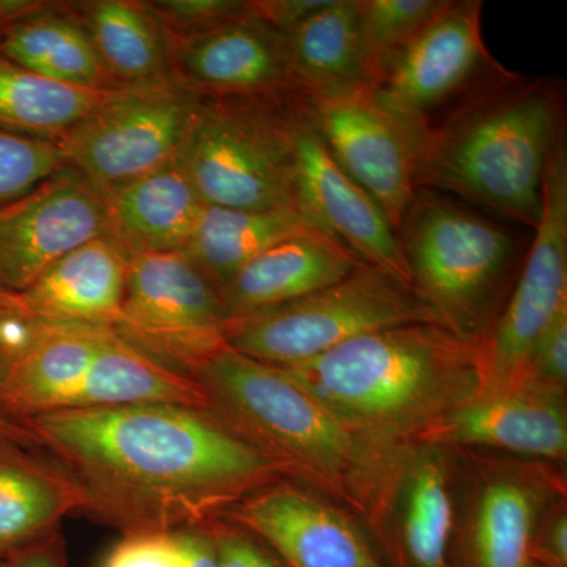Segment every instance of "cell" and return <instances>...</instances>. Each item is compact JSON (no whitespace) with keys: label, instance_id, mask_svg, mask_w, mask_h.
<instances>
[{"label":"cell","instance_id":"cell-1","mask_svg":"<svg viewBox=\"0 0 567 567\" xmlns=\"http://www.w3.org/2000/svg\"><path fill=\"white\" fill-rule=\"evenodd\" d=\"M84 511L123 535L205 527L279 472L208 410L171 404L66 409L28 417Z\"/></svg>","mask_w":567,"mask_h":567},{"label":"cell","instance_id":"cell-2","mask_svg":"<svg viewBox=\"0 0 567 567\" xmlns=\"http://www.w3.org/2000/svg\"><path fill=\"white\" fill-rule=\"evenodd\" d=\"M566 133L565 81L506 69L421 130L416 188L535 230L548 159Z\"/></svg>","mask_w":567,"mask_h":567},{"label":"cell","instance_id":"cell-3","mask_svg":"<svg viewBox=\"0 0 567 567\" xmlns=\"http://www.w3.org/2000/svg\"><path fill=\"white\" fill-rule=\"evenodd\" d=\"M281 369L342 423L380 445L416 439L483 385L477 346L440 323L360 336Z\"/></svg>","mask_w":567,"mask_h":567},{"label":"cell","instance_id":"cell-4","mask_svg":"<svg viewBox=\"0 0 567 567\" xmlns=\"http://www.w3.org/2000/svg\"><path fill=\"white\" fill-rule=\"evenodd\" d=\"M208 412L274 464L360 505L371 487L385 445L342 423L278 365L229 347L194 369Z\"/></svg>","mask_w":567,"mask_h":567},{"label":"cell","instance_id":"cell-5","mask_svg":"<svg viewBox=\"0 0 567 567\" xmlns=\"http://www.w3.org/2000/svg\"><path fill=\"white\" fill-rule=\"evenodd\" d=\"M413 287L451 333L480 346L529 246L447 194L421 188L395 230Z\"/></svg>","mask_w":567,"mask_h":567},{"label":"cell","instance_id":"cell-6","mask_svg":"<svg viewBox=\"0 0 567 567\" xmlns=\"http://www.w3.org/2000/svg\"><path fill=\"white\" fill-rule=\"evenodd\" d=\"M297 93L200 96L177 163L205 205L301 212L293 145Z\"/></svg>","mask_w":567,"mask_h":567},{"label":"cell","instance_id":"cell-7","mask_svg":"<svg viewBox=\"0 0 567 567\" xmlns=\"http://www.w3.org/2000/svg\"><path fill=\"white\" fill-rule=\"evenodd\" d=\"M415 323H442L409 284L361 262L333 286L290 303L226 323L235 352L287 368L330 352L360 336Z\"/></svg>","mask_w":567,"mask_h":567},{"label":"cell","instance_id":"cell-8","mask_svg":"<svg viewBox=\"0 0 567 567\" xmlns=\"http://www.w3.org/2000/svg\"><path fill=\"white\" fill-rule=\"evenodd\" d=\"M199 100L174 80L115 91L55 144L65 167L106 193L174 163Z\"/></svg>","mask_w":567,"mask_h":567},{"label":"cell","instance_id":"cell-9","mask_svg":"<svg viewBox=\"0 0 567 567\" xmlns=\"http://www.w3.org/2000/svg\"><path fill=\"white\" fill-rule=\"evenodd\" d=\"M543 196L509 298L477 346L480 391L520 385L537 342L567 308V136L548 159Z\"/></svg>","mask_w":567,"mask_h":567},{"label":"cell","instance_id":"cell-10","mask_svg":"<svg viewBox=\"0 0 567 567\" xmlns=\"http://www.w3.org/2000/svg\"><path fill=\"white\" fill-rule=\"evenodd\" d=\"M226 315L218 289L183 252L130 257L118 338L175 371L194 369L224 349Z\"/></svg>","mask_w":567,"mask_h":567},{"label":"cell","instance_id":"cell-11","mask_svg":"<svg viewBox=\"0 0 567 567\" xmlns=\"http://www.w3.org/2000/svg\"><path fill=\"white\" fill-rule=\"evenodd\" d=\"M483 10V0H447L380 82L374 91L379 102L421 132L505 71L484 41Z\"/></svg>","mask_w":567,"mask_h":567},{"label":"cell","instance_id":"cell-12","mask_svg":"<svg viewBox=\"0 0 567 567\" xmlns=\"http://www.w3.org/2000/svg\"><path fill=\"white\" fill-rule=\"evenodd\" d=\"M303 99L336 162L374 197L398 230L417 192L416 148L421 132L386 110L374 91Z\"/></svg>","mask_w":567,"mask_h":567},{"label":"cell","instance_id":"cell-13","mask_svg":"<svg viewBox=\"0 0 567 567\" xmlns=\"http://www.w3.org/2000/svg\"><path fill=\"white\" fill-rule=\"evenodd\" d=\"M107 234V199L74 171H59L0 208V295L31 286L73 249Z\"/></svg>","mask_w":567,"mask_h":567},{"label":"cell","instance_id":"cell-14","mask_svg":"<svg viewBox=\"0 0 567 567\" xmlns=\"http://www.w3.org/2000/svg\"><path fill=\"white\" fill-rule=\"evenodd\" d=\"M293 145L301 213L347 246L361 262L382 268L413 287L398 234L385 212L336 162L300 92L295 100Z\"/></svg>","mask_w":567,"mask_h":567},{"label":"cell","instance_id":"cell-15","mask_svg":"<svg viewBox=\"0 0 567 567\" xmlns=\"http://www.w3.org/2000/svg\"><path fill=\"white\" fill-rule=\"evenodd\" d=\"M128 267L130 254L110 234L81 245L21 292L0 295L3 338L13 328L29 324L114 327Z\"/></svg>","mask_w":567,"mask_h":567},{"label":"cell","instance_id":"cell-16","mask_svg":"<svg viewBox=\"0 0 567 567\" xmlns=\"http://www.w3.org/2000/svg\"><path fill=\"white\" fill-rule=\"evenodd\" d=\"M169 39L171 78L199 96L297 92L287 39L256 13Z\"/></svg>","mask_w":567,"mask_h":567},{"label":"cell","instance_id":"cell-17","mask_svg":"<svg viewBox=\"0 0 567 567\" xmlns=\"http://www.w3.org/2000/svg\"><path fill=\"white\" fill-rule=\"evenodd\" d=\"M416 440L431 445L495 447L561 461L567 454L561 391L535 383L480 391L427 425Z\"/></svg>","mask_w":567,"mask_h":567},{"label":"cell","instance_id":"cell-18","mask_svg":"<svg viewBox=\"0 0 567 567\" xmlns=\"http://www.w3.org/2000/svg\"><path fill=\"white\" fill-rule=\"evenodd\" d=\"M229 514L235 524L262 537L287 567H379L344 516L290 484L259 488Z\"/></svg>","mask_w":567,"mask_h":567},{"label":"cell","instance_id":"cell-19","mask_svg":"<svg viewBox=\"0 0 567 567\" xmlns=\"http://www.w3.org/2000/svg\"><path fill=\"white\" fill-rule=\"evenodd\" d=\"M0 383V413L28 420L73 404L111 328L89 324H29Z\"/></svg>","mask_w":567,"mask_h":567},{"label":"cell","instance_id":"cell-20","mask_svg":"<svg viewBox=\"0 0 567 567\" xmlns=\"http://www.w3.org/2000/svg\"><path fill=\"white\" fill-rule=\"evenodd\" d=\"M361 260L324 233L287 238L246 264L223 287L227 322L300 300L352 274Z\"/></svg>","mask_w":567,"mask_h":567},{"label":"cell","instance_id":"cell-21","mask_svg":"<svg viewBox=\"0 0 567 567\" xmlns=\"http://www.w3.org/2000/svg\"><path fill=\"white\" fill-rule=\"evenodd\" d=\"M0 439V558H13L59 533L84 496L50 456Z\"/></svg>","mask_w":567,"mask_h":567},{"label":"cell","instance_id":"cell-22","mask_svg":"<svg viewBox=\"0 0 567 567\" xmlns=\"http://www.w3.org/2000/svg\"><path fill=\"white\" fill-rule=\"evenodd\" d=\"M107 234L130 257L182 252L205 204L177 159L106 192Z\"/></svg>","mask_w":567,"mask_h":567},{"label":"cell","instance_id":"cell-23","mask_svg":"<svg viewBox=\"0 0 567 567\" xmlns=\"http://www.w3.org/2000/svg\"><path fill=\"white\" fill-rule=\"evenodd\" d=\"M118 91L171 78L169 39L142 0L66 2Z\"/></svg>","mask_w":567,"mask_h":567},{"label":"cell","instance_id":"cell-24","mask_svg":"<svg viewBox=\"0 0 567 567\" xmlns=\"http://www.w3.org/2000/svg\"><path fill=\"white\" fill-rule=\"evenodd\" d=\"M286 39L297 92L324 99L374 91L358 32L357 0H330Z\"/></svg>","mask_w":567,"mask_h":567},{"label":"cell","instance_id":"cell-25","mask_svg":"<svg viewBox=\"0 0 567 567\" xmlns=\"http://www.w3.org/2000/svg\"><path fill=\"white\" fill-rule=\"evenodd\" d=\"M311 233L324 230L295 208L241 210L205 205L192 240L182 252L221 292L259 254L287 238Z\"/></svg>","mask_w":567,"mask_h":567},{"label":"cell","instance_id":"cell-26","mask_svg":"<svg viewBox=\"0 0 567 567\" xmlns=\"http://www.w3.org/2000/svg\"><path fill=\"white\" fill-rule=\"evenodd\" d=\"M145 404L208 410L207 395L192 375L148 357L111 330L70 409Z\"/></svg>","mask_w":567,"mask_h":567},{"label":"cell","instance_id":"cell-27","mask_svg":"<svg viewBox=\"0 0 567 567\" xmlns=\"http://www.w3.org/2000/svg\"><path fill=\"white\" fill-rule=\"evenodd\" d=\"M0 55L63 84L118 91L66 3L50 2L10 25L0 37Z\"/></svg>","mask_w":567,"mask_h":567},{"label":"cell","instance_id":"cell-28","mask_svg":"<svg viewBox=\"0 0 567 567\" xmlns=\"http://www.w3.org/2000/svg\"><path fill=\"white\" fill-rule=\"evenodd\" d=\"M114 92L63 84L0 55V130L58 142Z\"/></svg>","mask_w":567,"mask_h":567},{"label":"cell","instance_id":"cell-29","mask_svg":"<svg viewBox=\"0 0 567 567\" xmlns=\"http://www.w3.org/2000/svg\"><path fill=\"white\" fill-rule=\"evenodd\" d=\"M536 496L525 484L499 480L477 502L470 536L472 567H532Z\"/></svg>","mask_w":567,"mask_h":567},{"label":"cell","instance_id":"cell-30","mask_svg":"<svg viewBox=\"0 0 567 567\" xmlns=\"http://www.w3.org/2000/svg\"><path fill=\"white\" fill-rule=\"evenodd\" d=\"M454 527L445 472L432 458L413 466L405 484L402 537L415 567H447Z\"/></svg>","mask_w":567,"mask_h":567},{"label":"cell","instance_id":"cell-31","mask_svg":"<svg viewBox=\"0 0 567 567\" xmlns=\"http://www.w3.org/2000/svg\"><path fill=\"white\" fill-rule=\"evenodd\" d=\"M447 0H357L358 32L374 91Z\"/></svg>","mask_w":567,"mask_h":567},{"label":"cell","instance_id":"cell-32","mask_svg":"<svg viewBox=\"0 0 567 567\" xmlns=\"http://www.w3.org/2000/svg\"><path fill=\"white\" fill-rule=\"evenodd\" d=\"M65 169L58 144L0 130V208Z\"/></svg>","mask_w":567,"mask_h":567},{"label":"cell","instance_id":"cell-33","mask_svg":"<svg viewBox=\"0 0 567 567\" xmlns=\"http://www.w3.org/2000/svg\"><path fill=\"white\" fill-rule=\"evenodd\" d=\"M144 3L164 32L174 39L210 31L254 11V0H148Z\"/></svg>","mask_w":567,"mask_h":567},{"label":"cell","instance_id":"cell-34","mask_svg":"<svg viewBox=\"0 0 567 567\" xmlns=\"http://www.w3.org/2000/svg\"><path fill=\"white\" fill-rule=\"evenodd\" d=\"M103 567H182L177 532H140L123 539L104 559Z\"/></svg>","mask_w":567,"mask_h":567},{"label":"cell","instance_id":"cell-35","mask_svg":"<svg viewBox=\"0 0 567 567\" xmlns=\"http://www.w3.org/2000/svg\"><path fill=\"white\" fill-rule=\"evenodd\" d=\"M567 380V308L537 342L524 382L561 391Z\"/></svg>","mask_w":567,"mask_h":567},{"label":"cell","instance_id":"cell-36","mask_svg":"<svg viewBox=\"0 0 567 567\" xmlns=\"http://www.w3.org/2000/svg\"><path fill=\"white\" fill-rule=\"evenodd\" d=\"M218 567H281L264 548L241 533L210 524Z\"/></svg>","mask_w":567,"mask_h":567},{"label":"cell","instance_id":"cell-37","mask_svg":"<svg viewBox=\"0 0 567 567\" xmlns=\"http://www.w3.org/2000/svg\"><path fill=\"white\" fill-rule=\"evenodd\" d=\"M328 3L330 0H254V13L286 37Z\"/></svg>","mask_w":567,"mask_h":567},{"label":"cell","instance_id":"cell-38","mask_svg":"<svg viewBox=\"0 0 567 567\" xmlns=\"http://www.w3.org/2000/svg\"><path fill=\"white\" fill-rule=\"evenodd\" d=\"M537 558L548 567L567 565V516L557 514L540 535L533 540L532 559Z\"/></svg>","mask_w":567,"mask_h":567},{"label":"cell","instance_id":"cell-39","mask_svg":"<svg viewBox=\"0 0 567 567\" xmlns=\"http://www.w3.org/2000/svg\"><path fill=\"white\" fill-rule=\"evenodd\" d=\"M182 567H218L210 525L177 532Z\"/></svg>","mask_w":567,"mask_h":567},{"label":"cell","instance_id":"cell-40","mask_svg":"<svg viewBox=\"0 0 567 567\" xmlns=\"http://www.w3.org/2000/svg\"><path fill=\"white\" fill-rule=\"evenodd\" d=\"M13 567H66L65 540L55 533L35 546L14 555Z\"/></svg>","mask_w":567,"mask_h":567},{"label":"cell","instance_id":"cell-41","mask_svg":"<svg viewBox=\"0 0 567 567\" xmlns=\"http://www.w3.org/2000/svg\"><path fill=\"white\" fill-rule=\"evenodd\" d=\"M0 439L11 440V442L20 443V445L40 450L35 436L24 424L10 420L2 413H0Z\"/></svg>","mask_w":567,"mask_h":567},{"label":"cell","instance_id":"cell-42","mask_svg":"<svg viewBox=\"0 0 567 567\" xmlns=\"http://www.w3.org/2000/svg\"><path fill=\"white\" fill-rule=\"evenodd\" d=\"M9 354L0 352V383H2L3 375H6L7 365H9Z\"/></svg>","mask_w":567,"mask_h":567},{"label":"cell","instance_id":"cell-43","mask_svg":"<svg viewBox=\"0 0 567 567\" xmlns=\"http://www.w3.org/2000/svg\"><path fill=\"white\" fill-rule=\"evenodd\" d=\"M0 567H13L11 558H0Z\"/></svg>","mask_w":567,"mask_h":567},{"label":"cell","instance_id":"cell-44","mask_svg":"<svg viewBox=\"0 0 567 567\" xmlns=\"http://www.w3.org/2000/svg\"><path fill=\"white\" fill-rule=\"evenodd\" d=\"M0 352H2V350H0Z\"/></svg>","mask_w":567,"mask_h":567}]
</instances>
